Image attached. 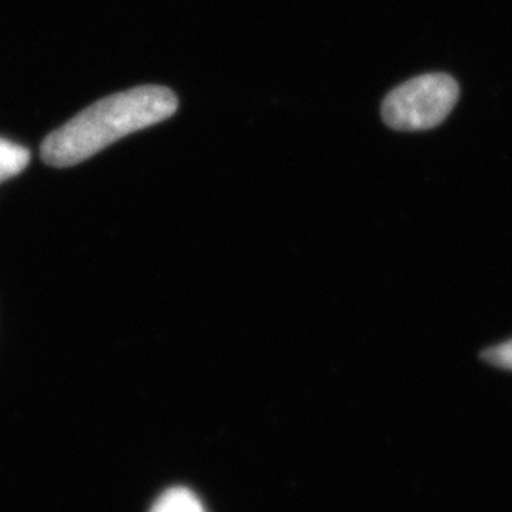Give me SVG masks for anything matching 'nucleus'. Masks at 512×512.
<instances>
[{"label": "nucleus", "mask_w": 512, "mask_h": 512, "mask_svg": "<svg viewBox=\"0 0 512 512\" xmlns=\"http://www.w3.org/2000/svg\"><path fill=\"white\" fill-rule=\"evenodd\" d=\"M176 110L178 98L170 88L145 85L115 93L50 133L40 156L55 168L78 165L121 138L168 120Z\"/></svg>", "instance_id": "obj_1"}, {"label": "nucleus", "mask_w": 512, "mask_h": 512, "mask_svg": "<svg viewBox=\"0 0 512 512\" xmlns=\"http://www.w3.org/2000/svg\"><path fill=\"white\" fill-rule=\"evenodd\" d=\"M458 98L455 78L445 73L421 75L388 93L383 120L393 130H431L448 118Z\"/></svg>", "instance_id": "obj_2"}, {"label": "nucleus", "mask_w": 512, "mask_h": 512, "mask_svg": "<svg viewBox=\"0 0 512 512\" xmlns=\"http://www.w3.org/2000/svg\"><path fill=\"white\" fill-rule=\"evenodd\" d=\"M150 512H206V509L191 489L176 486L161 494Z\"/></svg>", "instance_id": "obj_3"}, {"label": "nucleus", "mask_w": 512, "mask_h": 512, "mask_svg": "<svg viewBox=\"0 0 512 512\" xmlns=\"http://www.w3.org/2000/svg\"><path fill=\"white\" fill-rule=\"evenodd\" d=\"M29 163L30 151L27 148L0 138V183L22 173Z\"/></svg>", "instance_id": "obj_4"}, {"label": "nucleus", "mask_w": 512, "mask_h": 512, "mask_svg": "<svg viewBox=\"0 0 512 512\" xmlns=\"http://www.w3.org/2000/svg\"><path fill=\"white\" fill-rule=\"evenodd\" d=\"M483 358L494 367L504 368V370H511L512 372V339L484 350Z\"/></svg>", "instance_id": "obj_5"}]
</instances>
